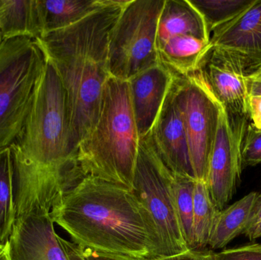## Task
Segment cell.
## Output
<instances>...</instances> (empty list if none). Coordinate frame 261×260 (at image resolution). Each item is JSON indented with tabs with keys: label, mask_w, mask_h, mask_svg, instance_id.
I'll use <instances>...</instances> for the list:
<instances>
[{
	"label": "cell",
	"mask_w": 261,
	"mask_h": 260,
	"mask_svg": "<svg viewBox=\"0 0 261 260\" xmlns=\"http://www.w3.org/2000/svg\"><path fill=\"white\" fill-rule=\"evenodd\" d=\"M176 35H190L210 41L202 15L190 0H165L158 21L156 43Z\"/></svg>",
	"instance_id": "obj_15"
},
{
	"label": "cell",
	"mask_w": 261,
	"mask_h": 260,
	"mask_svg": "<svg viewBox=\"0 0 261 260\" xmlns=\"http://www.w3.org/2000/svg\"><path fill=\"white\" fill-rule=\"evenodd\" d=\"M79 248L83 257L85 260H137L116 255L107 254L86 247H79Z\"/></svg>",
	"instance_id": "obj_26"
},
{
	"label": "cell",
	"mask_w": 261,
	"mask_h": 260,
	"mask_svg": "<svg viewBox=\"0 0 261 260\" xmlns=\"http://www.w3.org/2000/svg\"><path fill=\"white\" fill-rule=\"evenodd\" d=\"M244 235L250 240V241H254L257 238H261V220L257 224L251 226L249 228L245 230Z\"/></svg>",
	"instance_id": "obj_31"
},
{
	"label": "cell",
	"mask_w": 261,
	"mask_h": 260,
	"mask_svg": "<svg viewBox=\"0 0 261 260\" xmlns=\"http://www.w3.org/2000/svg\"><path fill=\"white\" fill-rule=\"evenodd\" d=\"M140 139L129 82L110 76L102 93L97 122L78 147L77 161L83 175L132 189Z\"/></svg>",
	"instance_id": "obj_3"
},
{
	"label": "cell",
	"mask_w": 261,
	"mask_h": 260,
	"mask_svg": "<svg viewBox=\"0 0 261 260\" xmlns=\"http://www.w3.org/2000/svg\"><path fill=\"white\" fill-rule=\"evenodd\" d=\"M149 135L158 155L173 175L196 180L173 80Z\"/></svg>",
	"instance_id": "obj_11"
},
{
	"label": "cell",
	"mask_w": 261,
	"mask_h": 260,
	"mask_svg": "<svg viewBox=\"0 0 261 260\" xmlns=\"http://www.w3.org/2000/svg\"><path fill=\"white\" fill-rule=\"evenodd\" d=\"M165 0H128L110 35V75L129 81L159 64L158 21Z\"/></svg>",
	"instance_id": "obj_5"
},
{
	"label": "cell",
	"mask_w": 261,
	"mask_h": 260,
	"mask_svg": "<svg viewBox=\"0 0 261 260\" xmlns=\"http://www.w3.org/2000/svg\"><path fill=\"white\" fill-rule=\"evenodd\" d=\"M0 260H12L9 241L5 244H0Z\"/></svg>",
	"instance_id": "obj_32"
},
{
	"label": "cell",
	"mask_w": 261,
	"mask_h": 260,
	"mask_svg": "<svg viewBox=\"0 0 261 260\" xmlns=\"http://www.w3.org/2000/svg\"><path fill=\"white\" fill-rule=\"evenodd\" d=\"M128 1L109 0L78 22L35 40L65 90L70 140L76 154L97 122L103 90L111 76L110 35Z\"/></svg>",
	"instance_id": "obj_2"
},
{
	"label": "cell",
	"mask_w": 261,
	"mask_h": 260,
	"mask_svg": "<svg viewBox=\"0 0 261 260\" xmlns=\"http://www.w3.org/2000/svg\"><path fill=\"white\" fill-rule=\"evenodd\" d=\"M173 80V73L159 63L128 81L140 138L149 134L153 128Z\"/></svg>",
	"instance_id": "obj_13"
},
{
	"label": "cell",
	"mask_w": 261,
	"mask_h": 260,
	"mask_svg": "<svg viewBox=\"0 0 261 260\" xmlns=\"http://www.w3.org/2000/svg\"><path fill=\"white\" fill-rule=\"evenodd\" d=\"M54 224L44 208L17 214L9 239L12 260H69Z\"/></svg>",
	"instance_id": "obj_9"
},
{
	"label": "cell",
	"mask_w": 261,
	"mask_h": 260,
	"mask_svg": "<svg viewBox=\"0 0 261 260\" xmlns=\"http://www.w3.org/2000/svg\"><path fill=\"white\" fill-rule=\"evenodd\" d=\"M247 78L250 96H261V67L255 71L249 73Z\"/></svg>",
	"instance_id": "obj_28"
},
{
	"label": "cell",
	"mask_w": 261,
	"mask_h": 260,
	"mask_svg": "<svg viewBox=\"0 0 261 260\" xmlns=\"http://www.w3.org/2000/svg\"><path fill=\"white\" fill-rule=\"evenodd\" d=\"M213 49L211 41L190 35H176L156 43L159 62L173 75L199 71Z\"/></svg>",
	"instance_id": "obj_14"
},
{
	"label": "cell",
	"mask_w": 261,
	"mask_h": 260,
	"mask_svg": "<svg viewBox=\"0 0 261 260\" xmlns=\"http://www.w3.org/2000/svg\"><path fill=\"white\" fill-rule=\"evenodd\" d=\"M175 204L178 220L184 241L189 250H193V209H194V189L196 180L189 177L173 175Z\"/></svg>",
	"instance_id": "obj_21"
},
{
	"label": "cell",
	"mask_w": 261,
	"mask_h": 260,
	"mask_svg": "<svg viewBox=\"0 0 261 260\" xmlns=\"http://www.w3.org/2000/svg\"><path fill=\"white\" fill-rule=\"evenodd\" d=\"M248 119L229 117L222 106L213 145L207 187L219 211L226 208L236 195L242 176V151Z\"/></svg>",
	"instance_id": "obj_8"
},
{
	"label": "cell",
	"mask_w": 261,
	"mask_h": 260,
	"mask_svg": "<svg viewBox=\"0 0 261 260\" xmlns=\"http://www.w3.org/2000/svg\"><path fill=\"white\" fill-rule=\"evenodd\" d=\"M173 87L195 179L207 184L222 105L213 94L201 70L187 76L173 75Z\"/></svg>",
	"instance_id": "obj_7"
},
{
	"label": "cell",
	"mask_w": 261,
	"mask_h": 260,
	"mask_svg": "<svg viewBox=\"0 0 261 260\" xmlns=\"http://www.w3.org/2000/svg\"><path fill=\"white\" fill-rule=\"evenodd\" d=\"M257 195L258 192H250L219 212L208 242L210 250H222L234 238L244 235Z\"/></svg>",
	"instance_id": "obj_18"
},
{
	"label": "cell",
	"mask_w": 261,
	"mask_h": 260,
	"mask_svg": "<svg viewBox=\"0 0 261 260\" xmlns=\"http://www.w3.org/2000/svg\"><path fill=\"white\" fill-rule=\"evenodd\" d=\"M43 35L72 25L107 4L109 0H37Z\"/></svg>",
	"instance_id": "obj_17"
},
{
	"label": "cell",
	"mask_w": 261,
	"mask_h": 260,
	"mask_svg": "<svg viewBox=\"0 0 261 260\" xmlns=\"http://www.w3.org/2000/svg\"><path fill=\"white\" fill-rule=\"evenodd\" d=\"M44 62L35 40L20 37L0 42V151L21 135Z\"/></svg>",
	"instance_id": "obj_4"
},
{
	"label": "cell",
	"mask_w": 261,
	"mask_h": 260,
	"mask_svg": "<svg viewBox=\"0 0 261 260\" xmlns=\"http://www.w3.org/2000/svg\"><path fill=\"white\" fill-rule=\"evenodd\" d=\"M213 48L237 57L248 75L261 67V0L211 33Z\"/></svg>",
	"instance_id": "obj_12"
},
{
	"label": "cell",
	"mask_w": 261,
	"mask_h": 260,
	"mask_svg": "<svg viewBox=\"0 0 261 260\" xmlns=\"http://www.w3.org/2000/svg\"><path fill=\"white\" fill-rule=\"evenodd\" d=\"M219 212L210 197L206 183L196 181L193 209V250H205L208 247L213 226Z\"/></svg>",
	"instance_id": "obj_20"
},
{
	"label": "cell",
	"mask_w": 261,
	"mask_h": 260,
	"mask_svg": "<svg viewBox=\"0 0 261 260\" xmlns=\"http://www.w3.org/2000/svg\"><path fill=\"white\" fill-rule=\"evenodd\" d=\"M202 15L210 34L242 13L254 0H190Z\"/></svg>",
	"instance_id": "obj_22"
},
{
	"label": "cell",
	"mask_w": 261,
	"mask_h": 260,
	"mask_svg": "<svg viewBox=\"0 0 261 260\" xmlns=\"http://www.w3.org/2000/svg\"><path fill=\"white\" fill-rule=\"evenodd\" d=\"M2 41L12 38L36 40L43 36L37 0H0Z\"/></svg>",
	"instance_id": "obj_16"
},
{
	"label": "cell",
	"mask_w": 261,
	"mask_h": 260,
	"mask_svg": "<svg viewBox=\"0 0 261 260\" xmlns=\"http://www.w3.org/2000/svg\"><path fill=\"white\" fill-rule=\"evenodd\" d=\"M261 220V194L257 195L254 203V207H253L252 212L250 215L249 222H248V228L251 226L257 224ZM247 228V229H248Z\"/></svg>",
	"instance_id": "obj_30"
},
{
	"label": "cell",
	"mask_w": 261,
	"mask_h": 260,
	"mask_svg": "<svg viewBox=\"0 0 261 260\" xmlns=\"http://www.w3.org/2000/svg\"><path fill=\"white\" fill-rule=\"evenodd\" d=\"M200 70L228 116L250 120L248 73L242 62L225 50L213 48Z\"/></svg>",
	"instance_id": "obj_10"
},
{
	"label": "cell",
	"mask_w": 261,
	"mask_h": 260,
	"mask_svg": "<svg viewBox=\"0 0 261 260\" xmlns=\"http://www.w3.org/2000/svg\"><path fill=\"white\" fill-rule=\"evenodd\" d=\"M156 260H216L215 252L211 250H190L179 254Z\"/></svg>",
	"instance_id": "obj_25"
},
{
	"label": "cell",
	"mask_w": 261,
	"mask_h": 260,
	"mask_svg": "<svg viewBox=\"0 0 261 260\" xmlns=\"http://www.w3.org/2000/svg\"><path fill=\"white\" fill-rule=\"evenodd\" d=\"M250 120L255 128L261 129V96L250 99Z\"/></svg>",
	"instance_id": "obj_27"
},
{
	"label": "cell",
	"mask_w": 261,
	"mask_h": 260,
	"mask_svg": "<svg viewBox=\"0 0 261 260\" xmlns=\"http://www.w3.org/2000/svg\"><path fill=\"white\" fill-rule=\"evenodd\" d=\"M216 260H261V244H245L216 253Z\"/></svg>",
	"instance_id": "obj_24"
},
{
	"label": "cell",
	"mask_w": 261,
	"mask_h": 260,
	"mask_svg": "<svg viewBox=\"0 0 261 260\" xmlns=\"http://www.w3.org/2000/svg\"><path fill=\"white\" fill-rule=\"evenodd\" d=\"M69 260H85L81 254L79 247L70 241H66L63 244Z\"/></svg>",
	"instance_id": "obj_29"
},
{
	"label": "cell",
	"mask_w": 261,
	"mask_h": 260,
	"mask_svg": "<svg viewBox=\"0 0 261 260\" xmlns=\"http://www.w3.org/2000/svg\"><path fill=\"white\" fill-rule=\"evenodd\" d=\"M80 247L137 260L165 257L156 224L132 189L84 177L50 211Z\"/></svg>",
	"instance_id": "obj_1"
},
{
	"label": "cell",
	"mask_w": 261,
	"mask_h": 260,
	"mask_svg": "<svg viewBox=\"0 0 261 260\" xmlns=\"http://www.w3.org/2000/svg\"><path fill=\"white\" fill-rule=\"evenodd\" d=\"M173 174L153 148L150 135L140 139L132 189L156 224L164 256L188 251L178 220Z\"/></svg>",
	"instance_id": "obj_6"
},
{
	"label": "cell",
	"mask_w": 261,
	"mask_h": 260,
	"mask_svg": "<svg viewBox=\"0 0 261 260\" xmlns=\"http://www.w3.org/2000/svg\"><path fill=\"white\" fill-rule=\"evenodd\" d=\"M242 166H254L261 164V129L249 123L242 151Z\"/></svg>",
	"instance_id": "obj_23"
},
{
	"label": "cell",
	"mask_w": 261,
	"mask_h": 260,
	"mask_svg": "<svg viewBox=\"0 0 261 260\" xmlns=\"http://www.w3.org/2000/svg\"><path fill=\"white\" fill-rule=\"evenodd\" d=\"M15 218L14 162L7 148L0 151V244L9 241Z\"/></svg>",
	"instance_id": "obj_19"
},
{
	"label": "cell",
	"mask_w": 261,
	"mask_h": 260,
	"mask_svg": "<svg viewBox=\"0 0 261 260\" xmlns=\"http://www.w3.org/2000/svg\"><path fill=\"white\" fill-rule=\"evenodd\" d=\"M0 42H2L1 33H0Z\"/></svg>",
	"instance_id": "obj_33"
}]
</instances>
